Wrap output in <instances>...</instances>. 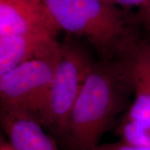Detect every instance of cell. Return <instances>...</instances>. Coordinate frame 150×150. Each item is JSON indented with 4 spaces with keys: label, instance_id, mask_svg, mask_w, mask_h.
Instances as JSON below:
<instances>
[{
    "label": "cell",
    "instance_id": "obj_15",
    "mask_svg": "<svg viewBox=\"0 0 150 150\" xmlns=\"http://www.w3.org/2000/svg\"><path fill=\"white\" fill-rule=\"evenodd\" d=\"M144 43H145V45L146 47V48L147 49V50L149 52V53H150V42H148V41H147L145 38H144Z\"/></svg>",
    "mask_w": 150,
    "mask_h": 150
},
{
    "label": "cell",
    "instance_id": "obj_10",
    "mask_svg": "<svg viewBox=\"0 0 150 150\" xmlns=\"http://www.w3.org/2000/svg\"><path fill=\"white\" fill-rule=\"evenodd\" d=\"M136 17L140 30L145 32V39L150 42V0H145L136 13Z\"/></svg>",
    "mask_w": 150,
    "mask_h": 150
},
{
    "label": "cell",
    "instance_id": "obj_5",
    "mask_svg": "<svg viewBox=\"0 0 150 150\" xmlns=\"http://www.w3.org/2000/svg\"><path fill=\"white\" fill-rule=\"evenodd\" d=\"M58 32L41 0H0V36L45 35L56 37Z\"/></svg>",
    "mask_w": 150,
    "mask_h": 150
},
{
    "label": "cell",
    "instance_id": "obj_3",
    "mask_svg": "<svg viewBox=\"0 0 150 150\" xmlns=\"http://www.w3.org/2000/svg\"><path fill=\"white\" fill-rule=\"evenodd\" d=\"M95 62L86 49L67 35L60 53L46 104L38 117L42 126L63 134L69 115Z\"/></svg>",
    "mask_w": 150,
    "mask_h": 150
},
{
    "label": "cell",
    "instance_id": "obj_12",
    "mask_svg": "<svg viewBox=\"0 0 150 150\" xmlns=\"http://www.w3.org/2000/svg\"><path fill=\"white\" fill-rule=\"evenodd\" d=\"M137 54L141 61L142 65L145 67L150 80V53L145 45L144 38H142L138 44L137 47Z\"/></svg>",
    "mask_w": 150,
    "mask_h": 150
},
{
    "label": "cell",
    "instance_id": "obj_4",
    "mask_svg": "<svg viewBox=\"0 0 150 150\" xmlns=\"http://www.w3.org/2000/svg\"><path fill=\"white\" fill-rule=\"evenodd\" d=\"M59 53L26 61L0 75L1 109L27 112L38 120L47 99Z\"/></svg>",
    "mask_w": 150,
    "mask_h": 150
},
{
    "label": "cell",
    "instance_id": "obj_6",
    "mask_svg": "<svg viewBox=\"0 0 150 150\" xmlns=\"http://www.w3.org/2000/svg\"><path fill=\"white\" fill-rule=\"evenodd\" d=\"M60 46L52 35L0 36V75L26 61L56 55L60 51Z\"/></svg>",
    "mask_w": 150,
    "mask_h": 150
},
{
    "label": "cell",
    "instance_id": "obj_11",
    "mask_svg": "<svg viewBox=\"0 0 150 150\" xmlns=\"http://www.w3.org/2000/svg\"><path fill=\"white\" fill-rule=\"evenodd\" d=\"M91 150H150V147L131 145L121 141L101 145H98Z\"/></svg>",
    "mask_w": 150,
    "mask_h": 150
},
{
    "label": "cell",
    "instance_id": "obj_7",
    "mask_svg": "<svg viewBox=\"0 0 150 150\" xmlns=\"http://www.w3.org/2000/svg\"><path fill=\"white\" fill-rule=\"evenodd\" d=\"M0 122L15 150H59L42 124L31 114L1 108Z\"/></svg>",
    "mask_w": 150,
    "mask_h": 150
},
{
    "label": "cell",
    "instance_id": "obj_8",
    "mask_svg": "<svg viewBox=\"0 0 150 150\" xmlns=\"http://www.w3.org/2000/svg\"><path fill=\"white\" fill-rule=\"evenodd\" d=\"M138 45L131 54L134 99L122 120L140 126H150V80L137 54Z\"/></svg>",
    "mask_w": 150,
    "mask_h": 150
},
{
    "label": "cell",
    "instance_id": "obj_2",
    "mask_svg": "<svg viewBox=\"0 0 150 150\" xmlns=\"http://www.w3.org/2000/svg\"><path fill=\"white\" fill-rule=\"evenodd\" d=\"M41 1L56 29L86 38L102 60L127 57L142 38L136 13L104 0Z\"/></svg>",
    "mask_w": 150,
    "mask_h": 150
},
{
    "label": "cell",
    "instance_id": "obj_14",
    "mask_svg": "<svg viewBox=\"0 0 150 150\" xmlns=\"http://www.w3.org/2000/svg\"><path fill=\"white\" fill-rule=\"evenodd\" d=\"M0 150H15L9 142H6L1 140V145H0Z\"/></svg>",
    "mask_w": 150,
    "mask_h": 150
},
{
    "label": "cell",
    "instance_id": "obj_9",
    "mask_svg": "<svg viewBox=\"0 0 150 150\" xmlns=\"http://www.w3.org/2000/svg\"><path fill=\"white\" fill-rule=\"evenodd\" d=\"M117 131L124 142L138 147H150V126H140L121 120Z\"/></svg>",
    "mask_w": 150,
    "mask_h": 150
},
{
    "label": "cell",
    "instance_id": "obj_1",
    "mask_svg": "<svg viewBox=\"0 0 150 150\" xmlns=\"http://www.w3.org/2000/svg\"><path fill=\"white\" fill-rule=\"evenodd\" d=\"M134 93L131 54L95 62L63 133L71 147L74 150H91L98 145L116 118L128 109Z\"/></svg>",
    "mask_w": 150,
    "mask_h": 150
},
{
    "label": "cell",
    "instance_id": "obj_13",
    "mask_svg": "<svg viewBox=\"0 0 150 150\" xmlns=\"http://www.w3.org/2000/svg\"><path fill=\"white\" fill-rule=\"evenodd\" d=\"M106 3L110 4L120 7L124 10L129 11L134 7L138 8L143 5L145 0H104Z\"/></svg>",
    "mask_w": 150,
    "mask_h": 150
}]
</instances>
